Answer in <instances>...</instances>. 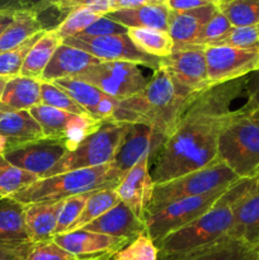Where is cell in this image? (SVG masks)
I'll return each mask as SVG.
<instances>
[{"label": "cell", "mask_w": 259, "mask_h": 260, "mask_svg": "<svg viewBox=\"0 0 259 260\" xmlns=\"http://www.w3.org/2000/svg\"><path fill=\"white\" fill-rule=\"evenodd\" d=\"M246 76L212 85L188 99L174 129L150 161V174L155 184L220 160L218 137L234 113L231 104L245 93Z\"/></svg>", "instance_id": "1"}, {"label": "cell", "mask_w": 259, "mask_h": 260, "mask_svg": "<svg viewBox=\"0 0 259 260\" xmlns=\"http://www.w3.org/2000/svg\"><path fill=\"white\" fill-rule=\"evenodd\" d=\"M188 99L178 94L169 74L160 66L144 90L118 101L112 122L146 124L167 139L174 129Z\"/></svg>", "instance_id": "2"}, {"label": "cell", "mask_w": 259, "mask_h": 260, "mask_svg": "<svg viewBox=\"0 0 259 260\" xmlns=\"http://www.w3.org/2000/svg\"><path fill=\"white\" fill-rule=\"evenodd\" d=\"M251 193H254V178L239 179L218 198L208 212L165 236L156 245L159 254L193 250L228 236L233 225L234 208Z\"/></svg>", "instance_id": "3"}, {"label": "cell", "mask_w": 259, "mask_h": 260, "mask_svg": "<svg viewBox=\"0 0 259 260\" xmlns=\"http://www.w3.org/2000/svg\"><path fill=\"white\" fill-rule=\"evenodd\" d=\"M123 175L114 167L113 162H109L101 167L73 170L42 178L10 198L22 205L66 200L83 193L116 188Z\"/></svg>", "instance_id": "4"}, {"label": "cell", "mask_w": 259, "mask_h": 260, "mask_svg": "<svg viewBox=\"0 0 259 260\" xmlns=\"http://www.w3.org/2000/svg\"><path fill=\"white\" fill-rule=\"evenodd\" d=\"M218 159L239 178L248 179L259 173V124L240 109L234 111L218 137Z\"/></svg>", "instance_id": "5"}, {"label": "cell", "mask_w": 259, "mask_h": 260, "mask_svg": "<svg viewBox=\"0 0 259 260\" xmlns=\"http://www.w3.org/2000/svg\"><path fill=\"white\" fill-rule=\"evenodd\" d=\"M239 179L241 178H239L228 165L217 160L203 169L188 173L161 184H155L149 210L182 198L198 197L218 190H226Z\"/></svg>", "instance_id": "6"}, {"label": "cell", "mask_w": 259, "mask_h": 260, "mask_svg": "<svg viewBox=\"0 0 259 260\" xmlns=\"http://www.w3.org/2000/svg\"><path fill=\"white\" fill-rule=\"evenodd\" d=\"M124 134L126 123L106 121L98 131L84 139L75 150L69 151L43 178L109 164L116 157Z\"/></svg>", "instance_id": "7"}, {"label": "cell", "mask_w": 259, "mask_h": 260, "mask_svg": "<svg viewBox=\"0 0 259 260\" xmlns=\"http://www.w3.org/2000/svg\"><path fill=\"white\" fill-rule=\"evenodd\" d=\"M226 190H218L198 197L182 198L147 211L145 225L155 245H157L165 236L208 212Z\"/></svg>", "instance_id": "8"}, {"label": "cell", "mask_w": 259, "mask_h": 260, "mask_svg": "<svg viewBox=\"0 0 259 260\" xmlns=\"http://www.w3.org/2000/svg\"><path fill=\"white\" fill-rule=\"evenodd\" d=\"M205 51L206 46L202 45L178 46L169 56L160 58V66L167 70L175 90L183 98L210 88Z\"/></svg>", "instance_id": "9"}, {"label": "cell", "mask_w": 259, "mask_h": 260, "mask_svg": "<svg viewBox=\"0 0 259 260\" xmlns=\"http://www.w3.org/2000/svg\"><path fill=\"white\" fill-rule=\"evenodd\" d=\"M75 78L91 84L117 101L140 93L149 81L140 70L139 65L126 61H102Z\"/></svg>", "instance_id": "10"}, {"label": "cell", "mask_w": 259, "mask_h": 260, "mask_svg": "<svg viewBox=\"0 0 259 260\" xmlns=\"http://www.w3.org/2000/svg\"><path fill=\"white\" fill-rule=\"evenodd\" d=\"M63 43L85 51L101 61H126V62L146 66L154 71L160 68V58L147 55L139 50L130 40L127 33L104 36V37L75 36L65 40Z\"/></svg>", "instance_id": "11"}, {"label": "cell", "mask_w": 259, "mask_h": 260, "mask_svg": "<svg viewBox=\"0 0 259 260\" xmlns=\"http://www.w3.org/2000/svg\"><path fill=\"white\" fill-rule=\"evenodd\" d=\"M205 52L210 86L244 78L258 68L259 52L229 46H206Z\"/></svg>", "instance_id": "12"}, {"label": "cell", "mask_w": 259, "mask_h": 260, "mask_svg": "<svg viewBox=\"0 0 259 260\" xmlns=\"http://www.w3.org/2000/svg\"><path fill=\"white\" fill-rule=\"evenodd\" d=\"M68 152L65 141L45 137L7 149L4 157L15 167L36 174L41 179Z\"/></svg>", "instance_id": "13"}, {"label": "cell", "mask_w": 259, "mask_h": 260, "mask_svg": "<svg viewBox=\"0 0 259 260\" xmlns=\"http://www.w3.org/2000/svg\"><path fill=\"white\" fill-rule=\"evenodd\" d=\"M52 240L78 260L109 259L117 250L131 241L128 239L114 238L84 229L56 235Z\"/></svg>", "instance_id": "14"}, {"label": "cell", "mask_w": 259, "mask_h": 260, "mask_svg": "<svg viewBox=\"0 0 259 260\" xmlns=\"http://www.w3.org/2000/svg\"><path fill=\"white\" fill-rule=\"evenodd\" d=\"M150 156H145L140 160L121 178L114 188L121 202H123L144 222L152 202L155 187L150 174Z\"/></svg>", "instance_id": "15"}, {"label": "cell", "mask_w": 259, "mask_h": 260, "mask_svg": "<svg viewBox=\"0 0 259 260\" xmlns=\"http://www.w3.org/2000/svg\"><path fill=\"white\" fill-rule=\"evenodd\" d=\"M164 141L163 135L146 124L126 123V134L112 162L122 174H126L145 156L152 160Z\"/></svg>", "instance_id": "16"}, {"label": "cell", "mask_w": 259, "mask_h": 260, "mask_svg": "<svg viewBox=\"0 0 259 260\" xmlns=\"http://www.w3.org/2000/svg\"><path fill=\"white\" fill-rule=\"evenodd\" d=\"M157 260H258V254L250 245L228 235L193 250L159 254Z\"/></svg>", "instance_id": "17"}, {"label": "cell", "mask_w": 259, "mask_h": 260, "mask_svg": "<svg viewBox=\"0 0 259 260\" xmlns=\"http://www.w3.org/2000/svg\"><path fill=\"white\" fill-rule=\"evenodd\" d=\"M84 230L132 240L146 230V225L123 202H119L108 212L86 225Z\"/></svg>", "instance_id": "18"}, {"label": "cell", "mask_w": 259, "mask_h": 260, "mask_svg": "<svg viewBox=\"0 0 259 260\" xmlns=\"http://www.w3.org/2000/svg\"><path fill=\"white\" fill-rule=\"evenodd\" d=\"M102 62L99 58L94 57L90 53L83 50L73 47V46L62 45L56 50L48 65L46 66L41 81L43 83H53L62 78L76 76L85 71L90 66Z\"/></svg>", "instance_id": "19"}, {"label": "cell", "mask_w": 259, "mask_h": 260, "mask_svg": "<svg viewBox=\"0 0 259 260\" xmlns=\"http://www.w3.org/2000/svg\"><path fill=\"white\" fill-rule=\"evenodd\" d=\"M216 12V5L210 4L187 12H169L168 32L174 41V47L196 45L201 30Z\"/></svg>", "instance_id": "20"}, {"label": "cell", "mask_w": 259, "mask_h": 260, "mask_svg": "<svg viewBox=\"0 0 259 260\" xmlns=\"http://www.w3.org/2000/svg\"><path fill=\"white\" fill-rule=\"evenodd\" d=\"M62 205L63 200L24 205L25 228L33 244L52 240Z\"/></svg>", "instance_id": "21"}, {"label": "cell", "mask_w": 259, "mask_h": 260, "mask_svg": "<svg viewBox=\"0 0 259 260\" xmlns=\"http://www.w3.org/2000/svg\"><path fill=\"white\" fill-rule=\"evenodd\" d=\"M0 135L7 140L8 149L45 139L42 128L29 111L0 109Z\"/></svg>", "instance_id": "22"}, {"label": "cell", "mask_w": 259, "mask_h": 260, "mask_svg": "<svg viewBox=\"0 0 259 260\" xmlns=\"http://www.w3.org/2000/svg\"><path fill=\"white\" fill-rule=\"evenodd\" d=\"M169 12L167 4H147L134 9H121L107 13L106 17L123 27L149 28L168 32Z\"/></svg>", "instance_id": "23"}, {"label": "cell", "mask_w": 259, "mask_h": 260, "mask_svg": "<svg viewBox=\"0 0 259 260\" xmlns=\"http://www.w3.org/2000/svg\"><path fill=\"white\" fill-rule=\"evenodd\" d=\"M229 236L256 248L259 244V193L246 196L235 206Z\"/></svg>", "instance_id": "24"}, {"label": "cell", "mask_w": 259, "mask_h": 260, "mask_svg": "<svg viewBox=\"0 0 259 260\" xmlns=\"http://www.w3.org/2000/svg\"><path fill=\"white\" fill-rule=\"evenodd\" d=\"M41 104V80L18 75L10 78L0 99L2 111H29Z\"/></svg>", "instance_id": "25"}, {"label": "cell", "mask_w": 259, "mask_h": 260, "mask_svg": "<svg viewBox=\"0 0 259 260\" xmlns=\"http://www.w3.org/2000/svg\"><path fill=\"white\" fill-rule=\"evenodd\" d=\"M43 29V24L33 10L17 9L12 23L0 36V53L18 47Z\"/></svg>", "instance_id": "26"}, {"label": "cell", "mask_w": 259, "mask_h": 260, "mask_svg": "<svg viewBox=\"0 0 259 260\" xmlns=\"http://www.w3.org/2000/svg\"><path fill=\"white\" fill-rule=\"evenodd\" d=\"M61 45H62V40L55 29L45 30V33L41 36L40 40L33 45V47L28 52L22 70H20V75L41 80L46 66L48 65L53 53Z\"/></svg>", "instance_id": "27"}, {"label": "cell", "mask_w": 259, "mask_h": 260, "mask_svg": "<svg viewBox=\"0 0 259 260\" xmlns=\"http://www.w3.org/2000/svg\"><path fill=\"white\" fill-rule=\"evenodd\" d=\"M29 113L38 122L46 139H55L65 141L71 127L80 114L69 113L45 104H37L29 109Z\"/></svg>", "instance_id": "28"}, {"label": "cell", "mask_w": 259, "mask_h": 260, "mask_svg": "<svg viewBox=\"0 0 259 260\" xmlns=\"http://www.w3.org/2000/svg\"><path fill=\"white\" fill-rule=\"evenodd\" d=\"M24 210V205L13 198H0V240L30 241L25 228Z\"/></svg>", "instance_id": "29"}, {"label": "cell", "mask_w": 259, "mask_h": 260, "mask_svg": "<svg viewBox=\"0 0 259 260\" xmlns=\"http://www.w3.org/2000/svg\"><path fill=\"white\" fill-rule=\"evenodd\" d=\"M53 84L66 91L79 106H81L88 112L89 116L94 117V118H95L99 106L109 96L91 84L80 80L75 76L58 79V80L53 81Z\"/></svg>", "instance_id": "30"}, {"label": "cell", "mask_w": 259, "mask_h": 260, "mask_svg": "<svg viewBox=\"0 0 259 260\" xmlns=\"http://www.w3.org/2000/svg\"><path fill=\"white\" fill-rule=\"evenodd\" d=\"M127 36L139 50L154 57H167L174 48V41L167 30L128 28Z\"/></svg>", "instance_id": "31"}, {"label": "cell", "mask_w": 259, "mask_h": 260, "mask_svg": "<svg viewBox=\"0 0 259 260\" xmlns=\"http://www.w3.org/2000/svg\"><path fill=\"white\" fill-rule=\"evenodd\" d=\"M121 202L118 194L116 193L114 188H107V189L102 190H95V192L91 193V196L89 197L88 202H86L85 207H84L83 212L79 216V218L76 220V222L71 226V231L81 230V229L85 228L86 225H89L90 222H93L94 220H96L98 217H101L102 215H104L106 212H108L109 210L117 206Z\"/></svg>", "instance_id": "32"}, {"label": "cell", "mask_w": 259, "mask_h": 260, "mask_svg": "<svg viewBox=\"0 0 259 260\" xmlns=\"http://www.w3.org/2000/svg\"><path fill=\"white\" fill-rule=\"evenodd\" d=\"M216 8L233 27L259 24V0H221Z\"/></svg>", "instance_id": "33"}, {"label": "cell", "mask_w": 259, "mask_h": 260, "mask_svg": "<svg viewBox=\"0 0 259 260\" xmlns=\"http://www.w3.org/2000/svg\"><path fill=\"white\" fill-rule=\"evenodd\" d=\"M40 178L36 174L20 169L8 161L4 155L0 156V197H13Z\"/></svg>", "instance_id": "34"}, {"label": "cell", "mask_w": 259, "mask_h": 260, "mask_svg": "<svg viewBox=\"0 0 259 260\" xmlns=\"http://www.w3.org/2000/svg\"><path fill=\"white\" fill-rule=\"evenodd\" d=\"M81 8H89L102 15L109 13L108 0H42L30 10H33L38 17L46 13H56V15H61V19L63 20L66 15Z\"/></svg>", "instance_id": "35"}, {"label": "cell", "mask_w": 259, "mask_h": 260, "mask_svg": "<svg viewBox=\"0 0 259 260\" xmlns=\"http://www.w3.org/2000/svg\"><path fill=\"white\" fill-rule=\"evenodd\" d=\"M159 259V249L155 245L147 231L132 239L128 244L122 249L117 250L112 255V260H157Z\"/></svg>", "instance_id": "36"}, {"label": "cell", "mask_w": 259, "mask_h": 260, "mask_svg": "<svg viewBox=\"0 0 259 260\" xmlns=\"http://www.w3.org/2000/svg\"><path fill=\"white\" fill-rule=\"evenodd\" d=\"M45 30L46 29L36 33L33 37L28 38L25 42H23L18 47L0 53V78L10 79L20 75V70H22V66L24 63L28 52L33 47V45L40 40L41 36L45 33Z\"/></svg>", "instance_id": "37"}, {"label": "cell", "mask_w": 259, "mask_h": 260, "mask_svg": "<svg viewBox=\"0 0 259 260\" xmlns=\"http://www.w3.org/2000/svg\"><path fill=\"white\" fill-rule=\"evenodd\" d=\"M101 17H103V15L89 9V8H81V9L74 10L70 14L66 15L65 19L53 29L57 32V35L60 36L63 42L68 38L75 37V36L83 33L89 25L93 24Z\"/></svg>", "instance_id": "38"}, {"label": "cell", "mask_w": 259, "mask_h": 260, "mask_svg": "<svg viewBox=\"0 0 259 260\" xmlns=\"http://www.w3.org/2000/svg\"><path fill=\"white\" fill-rule=\"evenodd\" d=\"M41 103L69 113L88 114L83 107L79 106L66 91L53 83L41 81Z\"/></svg>", "instance_id": "39"}, {"label": "cell", "mask_w": 259, "mask_h": 260, "mask_svg": "<svg viewBox=\"0 0 259 260\" xmlns=\"http://www.w3.org/2000/svg\"><path fill=\"white\" fill-rule=\"evenodd\" d=\"M211 46H229L239 50L259 52V32L256 25L233 27L223 37Z\"/></svg>", "instance_id": "40"}, {"label": "cell", "mask_w": 259, "mask_h": 260, "mask_svg": "<svg viewBox=\"0 0 259 260\" xmlns=\"http://www.w3.org/2000/svg\"><path fill=\"white\" fill-rule=\"evenodd\" d=\"M91 193L93 192L83 193V194L73 196V197H69L66 198V200H63L62 208H61V212L60 215H58L55 236L65 234L70 230L71 226L76 222L79 216L83 212L84 207H85L86 202H88Z\"/></svg>", "instance_id": "41"}, {"label": "cell", "mask_w": 259, "mask_h": 260, "mask_svg": "<svg viewBox=\"0 0 259 260\" xmlns=\"http://www.w3.org/2000/svg\"><path fill=\"white\" fill-rule=\"evenodd\" d=\"M231 28H233V25L230 24V22L216 8V12L213 13L211 19L206 23L203 29L201 30L200 36H198L197 41H196V45L211 46L216 41L220 40L221 37H223Z\"/></svg>", "instance_id": "42"}, {"label": "cell", "mask_w": 259, "mask_h": 260, "mask_svg": "<svg viewBox=\"0 0 259 260\" xmlns=\"http://www.w3.org/2000/svg\"><path fill=\"white\" fill-rule=\"evenodd\" d=\"M24 260H76V258L53 240H47L33 244Z\"/></svg>", "instance_id": "43"}, {"label": "cell", "mask_w": 259, "mask_h": 260, "mask_svg": "<svg viewBox=\"0 0 259 260\" xmlns=\"http://www.w3.org/2000/svg\"><path fill=\"white\" fill-rule=\"evenodd\" d=\"M127 30L128 29L126 27L103 15L98 20H95L93 24L89 25L79 36H83V37H104V36L126 35Z\"/></svg>", "instance_id": "44"}, {"label": "cell", "mask_w": 259, "mask_h": 260, "mask_svg": "<svg viewBox=\"0 0 259 260\" xmlns=\"http://www.w3.org/2000/svg\"><path fill=\"white\" fill-rule=\"evenodd\" d=\"M32 246V241L0 240V260H24Z\"/></svg>", "instance_id": "45"}, {"label": "cell", "mask_w": 259, "mask_h": 260, "mask_svg": "<svg viewBox=\"0 0 259 260\" xmlns=\"http://www.w3.org/2000/svg\"><path fill=\"white\" fill-rule=\"evenodd\" d=\"M245 94L246 103L239 109L244 113H251L259 109V69L246 76Z\"/></svg>", "instance_id": "46"}, {"label": "cell", "mask_w": 259, "mask_h": 260, "mask_svg": "<svg viewBox=\"0 0 259 260\" xmlns=\"http://www.w3.org/2000/svg\"><path fill=\"white\" fill-rule=\"evenodd\" d=\"M167 0H108L109 12L121 9H134L147 4H165Z\"/></svg>", "instance_id": "47"}, {"label": "cell", "mask_w": 259, "mask_h": 260, "mask_svg": "<svg viewBox=\"0 0 259 260\" xmlns=\"http://www.w3.org/2000/svg\"><path fill=\"white\" fill-rule=\"evenodd\" d=\"M165 4L170 12H187V10L210 5V3L205 0H167Z\"/></svg>", "instance_id": "48"}, {"label": "cell", "mask_w": 259, "mask_h": 260, "mask_svg": "<svg viewBox=\"0 0 259 260\" xmlns=\"http://www.w3.org/2000/svg\"><path fill=\"white\" fill-rule=\"evenodd\" d=\"M17 8H0V36L12 23Z\"/></svg>", "instance_id": "49"}, {"label": "cell", "mask_w": 259, "mask_h": 260, "mask_svg": "<svg viewBox=\"0 0 259 260\" xmlns=\"http://www.w3.org/2000/svg\"><path fill=\"white\" fill-rule=\"evenodd\" d=\"M42 0H12L13 5L17 9H32L33 7L40 4Z\"/></svg>", "instance_id": "50"}, {"label": "cell", "mask_w": 259, "mask_h": 260, "mask_svg": "<svg viewBox=\"0 0 259 260\" xmlns=\"http://www.w3.org/2000/svg\"><path fill=\"white\" fill-rule=\"evenodd\" d=\"M7 149H8L7 140H5L4 137H3L2 135H0V156L5 154V151H7Z\"/></svg>", "instance_id": "51"}, {"label": "cell", "mask_w": 259, "mask_h": 260, "mask_svg": "<svg viewBox=\"0 0 259 260\" xmlns=\"http://www.w3.org/2000/svg\"><path fill=\"white\" fill-rule=\"evenodd\" d=\"M249 117H250L251 119H253L254 122H255L256 124H259V109H256V111L251 112V113H248Z\"/></svg>", "instance_id": "52"}, {"label": "cell", "mask_w": 259, "mask_h": 260, "mask_svg": "<svg viewBox=\"0 0 259 260\" xmlns=\"http://www.w3.org/2000/svg\"><path fill=\"white\" fill-rule=\"evenodd\" d=\"M8 80H9V79H7V78H0V99H2L3 91H4L5 85H7Z\"/></svg>", "instance_id": "53"}, {"label": "cell", "mask_w": 259, "mask_h": 260, "mask_svg": "<svg viewBox=\"0 0 259 260\" xmlns=\"http://www.w3.org/2000/svg\"><path fill=\"white\" fill-rule=\"evenodd\" d=\"M254 193H259V173L254 177Z\"/></svg>", "instance_id": "54"}, {"label": "cell", "mask_w": 259, "mask_h": 260, "mask_svg": "<svg viewBox=\"0 0 259 260\" xmlns=\"http://www.w3.org/2000/svg\"><path fill=\"white\" fill-rule=\"evenodd\" d=\"M0 8H14L10 0H0Z\"/></svg>", "instance_id": "55"}, {"label": "cell", "mask_w": 259, "mask_h": 260, "mask_svg": "<svg viewBox=\"0 0 259 260\" xmlns=\"http://www.w3.org/2000/svg\"><path fill=\"white\" fill-rule=\"evenodd\" d=\"M205 2H207V3H210V4H213V5H217L218 3L221 2V0H205Z\"/></svg>", "instance_id": "56"}, {"label": "cell", "mask_w": 259, "mask_h": 260, "mask_svg": "<svg viewBox=\"0 0 259 260\" xmlns=\"http://www.w3.org/2000/svg\"><path fill=\"white\" fill-rule=\"evenodd\" d=\"M255 251H256V254H258V260H259V244H258V245H256Z\"/></svg>", "instance_id": "57"}, {"label": "cell", "mask_w": 259, "mask_h": 260, "mask_svg": "<svg viewBox=\"0 0 259 260\" xmlns=\"http://www.w3.org/2000/svg\"><path fill=\"white\" fill-rule=\"evenodd\" d=\"M258 69H259V61H258V68H256V70H258Z\"/></svg>", "instance_id": "58"}, {"label": "cell", "mask_w": 259, "mask_h": 260, "mask_svg": "<svg viewBox=\"0 0 259 260\" xmlns=\"http://www.w3.org/2000/svg\"><path fill=\"white\" fill-rule=\"evenodd\" d=\"M256 27H258V32H259V24H256Z\"/></svg>", "instance_id": "59"}, {"label": "cell", "mask_w": 259, "mask_h": 260, "mask_svg": "<svg viewBox=\"0 0 259 260\" xmlns=\"http://www.w3.org/2000/svg\"><path fill=\"white\" fill-rule=\"evenodd\" d=\"M103 260H112V258H109V259H103Z\"/></svg>", "instance_id": "60"}, {"label": "cell", "mask_w": 259, "mask_h": 260, "mask_svg": "<svg viewBox=\"0 0 259 260\" xmlns=\"http://www.w3.org/2000/svg\"><path fill=\"white\" fill-rule=\"evenodd\" d=\"M76 260H78V259H76Z\"/></svg>", "instance_id": "61"}, {"label": "cell", "mask_w": 259, "mask_h": 260, "mask_svg": "<svg viewBox=\"0 0 259 260\" xmlns=\"http://www.w3.org/2000/svg\"><path fill=\"white\" fill-rule=\"evenodd\" d=\"M0 198H2V197H0Z\"/></svg>", "instance_id": "62"}]
</instances>
